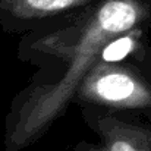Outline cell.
Returning a JSON list of instances; mask_svg holds the SVG:
<instances>
[{
    "label": "cell",
    "mask_w": 151,
    "mask_h": 151,
    "mask_svg": "<svg viewBox=\"0 0 151 151\" xmlns=\"http://www.w3.org/2000/svg\"><path fill=\"white\" fill-rule=\"evenodd\" d=\"M148 18L150 6L145 0H101L70 28L72 40H65L62 32H57L37 44L38 50L63 59L68 68L56 82L29 90L12 111L6 126V150H22L43 137L75 99L82 79L100 60L106 44Z\"/></svg>",
    "instance_id": "obj_1"
},
{
    "label": "cell",
    "mask_w": 151,
    "mask_h": 151,
    "mask_svg": "<svg viewBox=\"0 0 151 151\" xmlns=\"http://www.w3.org/2000/svg\"><path fill=\"white\" fill-rule=\"evenodd\" d=\"M75 97L107 109H145L151 107V87L137 69L100 59L82 79Z\"/></svg>",
    "instance_id": "obj_2"
},
{
    "label": "cell",
    "mask_w": 151,
    "mask_h": 151,
    "mask_svg": "<svg viewBox=\"0 0 151 151\" xmlns=\"http://www.w3.org/2000/svg\"><path fill=\"white\" fill-rule=\"evenodd\" d=\"M91 0H0L1 21H32L90 4Z\"/></svg>",
    "instance_id": "obj_3"
},
{
    "label": "cell",
    "mask_w": 151,
    "mask_h": 151,
    "mask_svg": "<svg viewBox=\"0 0 151 151\" xmlns=\"http://www.w3.org/2000/svg\"><path fill=\"white\" fill-rule=\"evenodd\" d=\"M106 151H151V129L120 122L114 117L99 120Z\"/></svg>",
    "instance_id": "obj_4"
},
{
    "label": "cell",
    "mask_w": 151,
    "mask_h": 151,
    "mask_svg": "<svg viewBox=\"0 0 151 151\" xmlns=\"http://www.w3.org/2000/svg\"><path fill=\"white\" fill-rule=\"evenodd\" d=\"M141 35H142V31L138 27L123 32L122 35L116 37L114 40H111L110 43L106 44V47L101 51L100 59L103 62L117 63L119 60L125 59L128 54L137 50Z\"/></svg>",
    "instance_id": "obj_5"
}]
</instances>
